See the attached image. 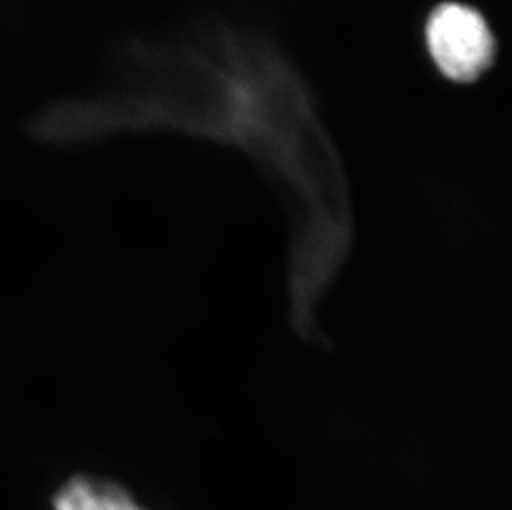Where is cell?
<instances>
[{
    "label": "cell",
    "instance_id": "6da1fadb",
    "mask_svg": "<svg viewBox=\"0 0 512 510\" xmlns=\"http://www.w3.org/2000/svg\"><path fill=\"white\" fill-rule=\"evenodd\" d=\"M426 42L438 68L455 82H473L493 62V35L466 5H440L426 25Z\"/></svg>",
    "mask_w": 512,
    "mask_h": 510
},
{
    "label": "cell",
    "instance_id": "7a4b0ae2",
    "mask_svg": "<svg viewBox=\"0 0 512 510\" xmlns=\"http://www.w3.org/2000/svg\"><path fill=\"white\" fill-rule=\"evenodd\" d=\"M52 506L54 510H146L116 482L95 476H75L63 482Z\"/></svg>",
    "mask_w": 512,
    "mask_h": 510
}]
</instances>
